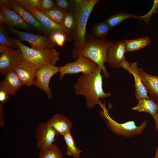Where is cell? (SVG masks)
Segmentation results:
<instances>
[{"mask_svg": "<svg viewBox=\"0 0 158 158\" xmlns=\"http://www.w3.org/2000/svg\"><path fill=\"white\" fill-rule=\"evenodd\" d=\"M102 72V69L98 65L93 72L82 73L73 85L76 95L83 96L86 106L89 109L99 105L100 98H107L111 95L103 90Z\"/></svg>", "mask_w": 158, "mask_h": 158, "instance_id": "obj_1", "label": "cell"}, {"mask_svg": "<svg viewBox=\"0 0 158 158\" xmlns=\"http://www.w3.org/2000/svg\"><path fill=\"white\" fill-rule=\"evenodd\" d=\"M114 42L106 39L96 38L86 32L84 48L81 49L74 48L72 50V57L75 59L80 56L89 58L101 68L104 77L108 78L109 74L104 63H106L107 50Z\"/></svg>", "mask_w": 158, "mask_h": 158, "instance_id": "obj_2", "label": "cell"}, {"mask_svg": "<svg viewBox=\"0 0 158 158\" xmlns=\"http://www.w3.org/2000/svg\"><path fill=\"white\" fill-rule=\"evenodd\" d=\"M99 0H73V11L76 20V27L73 36L74 48L83 49L85 45L86 27L89 17Z\"/></svg>", "mask_w": 158, "mask_h": 158, "instance_id": "obj_3", "label": "cell"}, {"mask_svg": "<svg viewBox=\"0 0 158 158\" xmlns=\"http://www.w3.org/2000/svg\"><path fill=\"white\" fill-rule=\"evenodd\" d=\"M14 39L22 53L24 59L32 63L37 68L55 65L59 60V54L54 48L35 49L24 45L16 38Z\"/></svg>", "mask_w": 158, "mask_h": 158, "instance_id": "obj_4", "label": "cell"}, {"mask_svg": "<svg viewBox=\"0 0 158 158\" xmlns=\"http://www.w3.org/2000/svg\"><path fill=\"white\" fill-rule=\"evenodd\" d=\"M25 9L30 13L43 26L49 37L54 32H59L64 33L66 36L67 41H73L68 32L62 25L56 24L50 19L41 11L33 6L29 0H16Z\"/></svg>", "mask_w": 158, "mask_h": 158, "instance_id": "obj_5", "label": "cell"}, {"mask_svg": "<svg viewBox=\"0 0 158 158\" xmlns=\"http://www.w3.org/2000/svg\"><path fill=\"white\" fill-rule=\"evenodd\" d=\"M103 109V115L107 119L108 127L114 133L125 136H131L141 133L147 125V121H144L140 126H137L133 121L123 123H118L109 116L104 105H99Z\"/></svg>", "mask_w": 158, "mask_h": 158, "instance_id": "obj_6", "label": "cell"}, {"mask_svg": "<svg viewBox=\"0 0 158 158\" xmlns=\"http://www.w3.org/2000/svg\"><path fill=\"white\" fill-rule=\"evenodd\" d=\"M97 66L96 63L87 57H79L75 61L68 63L65 65L59 67V80L63 79L66 75H72L80 73H93L96 70Z\"/></svg>", "mask_w": 158, "mask_h": 158, "instance_id": "obj_7", "label": "cell"}, {"mask_svg": "<svg viewBox=\"0 0 158 158\" xmlns=\"http://www.w3.org/2000/svg\"><path fill=\"white\" fill-rule=\"evenodd\" d=\"M6 28L10 32L16 35L20 42L25 41L29 42L32 48L38 49L56 46V44L46 35L23 31L8 25H6Z\"/></svg>", "mask_w": 158, "mask_h": 158, "instance_id": "obj_8", "label": "cell"}, {"mask_svg": "<svg viewBox=\"0 0 158 158\" xmlns=\"http://www.w3.org/2000/svg\"><path fill=\"white\" fill-rule=\"evenodd\" d=\"M59 72V67L55 65L40 67L37 68L36 71L33 85L44 91L49 99L52 97V90L49 87L50 80Z\"/></svg>", "mask_w": 158, "mask_h": 158, "instance_id": "obj_9", "label": "cell"}, {"mask_svg": "<svg viewBox=\"0 0 158 158\" xmlns=\"http://www.w3.org/2000/svg\"><path fill=\"white\" fill-rule=\"evenodd\" d=\"M0 73L6 75L14 71L17 66L24 59L20 49L0 48Z\"/></svg>", "mask_w": 158, "mask_h": 158, "instance_id": "obj_10", "label": "cell"}, {"mask_svg": "<svg viewBox=\"0 0 158 158\" xmlns=\"http://www.w3.org/2000/svg\"><path fill=\"white\" fill-rule=\"evenodd\" d=\"M126 52L124 40L114 42L107 52L106 63L111 68H118L126 60L124 56Z\"/></svg>", "mask_w": 158, "mask_h": 158, "instance_id": "obj_11", "label": "cell"}, {"mask_svg": "<svg viewBox=\"0 0 158 158\" xmlns=\"http://www.w3.org/2000/svg\"><path fill=\"white\" fill-rule=\"evenodd\" d=\"M37 146L40 150L51 146L57 136L55 130L47 123H41L36 128Z\"/></svg>", "mask_w": 158, "mask_h": 158, "instance_id": "obj_12", "label": "cell"}, {"mask_svg": "<svg viewBox=\"0 0 158 158\" xmlns=\"http://www.w3.org/2000/svg\"><path fill=\"white\" fill-rule=\"evenodd\" d=\"M37 68L34 64L24 60L17 66L14 71L24 85L29 87L33 85Z\"/></svg>", "mask_w": 158, "mask_h": 158, "instance_id": "obj_13", "label": "cell"}, {"mask_svg": "<svg viewBox=\"0 0 158 158\" xmlns=\"http://www.w3.org/2000/svg\"><path fill=\"white\" fill-rule=\"evenodd\" d=\"M0 14L6 20V25L28 31L34 30V29L27 23L17 13L2 5H0Z\"/></svg>", "mask_w": 158, "mask_h": 158, "instance_id": "obj_14", "label": "cell"}, {"mask_svg": "<svg viewBox=\"0 0 158 158\" xmlns=\"http://www.w3.org/2000/svg\"><path fill=\"white\" fill-rule=\"evenodd\" d=\"M122 68L127 70L134 76L135 84V96L137 99L141 98L149 99L147 91L143 84L138 71L137 63L129 62L127 61L123 64Z\"/></svg>", "mask_w": 158, "mask_h": 158, "instance_id": "obj_15", "label": "cell"}, {"mask_svg": "<svg viewBox=\"0 0 158 158\" xmlns=\"http://www.w3.org/2000/svg\"><path fill=\"white\" fill-rule=\"evenodd\" d=\"M11 7L29 25L47 36L46 32L43 26L29 12L25 9L16 0H9Z\"/></svg>", "mask_w": 158, "mask_h": 158, "instance_id": "obj_16", "label": "cell"}, {"mask_svg": "<svg viewBox=\"0 0 158 158\" xmlns=\"http://www.w3.org/2000/svg\"><path fill=\"white\" fill-rule=\"evenodd\" d=\"M138 71L142 82L151 99L158 104V76L149 74L142 68H138Z\"/></svg>", "mask_w": 158, "mask_h": 158, "instance_id": "obj_17", "label": "cell"}, {"mask_svg": "<svg viewBox=\"0 0 158 158\" xmlns=\"http://www.w3.org/2000/svg\"><path fill=\"white\" fill-rule=\"evenodd\" d=\"M5 75L0 82V90L4 91L8 95H15L24 85L14 71L9 72Z\"/></svg>", "mask_w": 158, "mask_h": 158, "instance_id": "obj_18", "label": "cell"}, {"mask_svg": "<svg viewBox=\"0 0 158 158\" xmlns=\"http://www.w3.org/2000/svg\"><path fill=\"white\" fill-rule=\"evenodd\" d=\"M47 123L59 134L63 135L71 132L72 124L70 121L62 114H57L49 120Z\"/></svg>", "mask_w": 158, "mask_h": 158, "instance_id": "obj_19", "label": "cell"}, {"mask_svg": "<svg viewBox=\"0 0 158 158\" xmlns=\"http://www.w3.org/2000/svg\"><path fill=\"white\" fill-rule=\"evenodd\" d=\"M138 103L132 109L139 112H146L151 114L153 118L155 116L158 109V104L153 100L145 98L138 100Z\"/></svg>", "mask_w": 158, "mask_h": 158, "instance_id": "obj_20", "label": "cell"}, {"mask_svg": "<svg viewBox=\"0 0 158 158\" xmlns=\"http://www.w3.org/2000/svg\"><path fill=\"white\" fill-rule=\"evenodd\" d=\"M4 24L0 23V48L19 49L14 39L10 36Z\"/></svg>", "mask_w": 158, "mask_h": 158, "instance_id": "obj_21", "label": "cell"}, {"mask_svg": "<svg viewBox=\"0 0 158 158\" xmlns=\"http://www.w3.org/2000/svg\"><path fill=\"white\" fill-rule=\"evenodd\" d=\"M124 40L126 52L134 51L143 48L150 44L151 41L147 37L133 40Z\"/></svg>", "mask_w": 158, "mask_h": 158, "instance_id": "obj_22", "label": "cell"}, {"mask_svg": "<svg viewBox=\"0 0 158 158\" xmlns=\"http://www.w3.org/2000/svg\"><path fill=\"white\" fill-rule=\"evenodd\" d=\"M130 18L138 19V16L130 14L126 12H121L111 15L104 22L112 29L123 21Z\"/></svg>", "mask_w": 158, "mask_h": 158, "instance_id": "obj_23", "label": "cell"}, {"mask_svg": "<svg viewBox=\"0 0 158 158\" xmlns=\"http://www.w3.org/2000/svg\"><path fill=\"white\" fill-rule=\"evenodd\" d=\"M112 29L104 22L97 23L92 27L90 34L99 39H106L107 36Z\"/></svg>", "mask_w": 158, "mask_h": 158, "instance_id": "obj_24", "label": "cell"}, {"mask_svg": "<svg viewBox=\"0 0 158 158\" xmlns=\"http://www.w3.org/2000/svg\"><path fill=\"white\" fill-rule=\"evenodd\" d=\"M62 25L68 32L73 39L76 27V20L73 10L66 12Z\"/></svg>", "mask_w": 158, "mask_h": 158, "instance_id": "obj_25", "label": "cell"}, {"mask_svg": "<svg viewBox=\"0 0 158 158\" xmlns=\"http://www.w3.org/2000/svg\"><path fill=\"white\" fill-rule=\"evenodd\" d=\"M63 136L66 146L67 154L75 158L79 157L81 151L76 146L71 132L66 133Z\"/></svg>", "mask_w": 158, "mask_h": 158, "instance_id": "obj_26", "label": "cell"}, {"mask_svg": "<svg viewBox=\"0 0 158 158\" xmlns=\"http://www.w3.org/2000/svg\"><path fill=\"white\" fill-rule=\"evenodd\" d=\"M41 11L52 21L62 25L67 12L61 10L57 7L51 10Z\"/></svg>", "mask_w": 158, "mask_h": 158, "instance_id": "obj_27", "label": "cell"}, {"mask_svg": "<svg viewBox=\"0 0 158 158\" xmlns=\"http://www.w3.org/2000/svg\"><path fill=\"white\" fill-rule=\"evenodd\" d=\"M38 158H63L59 148L54 144L40 150Z\"/></svg>", "mask_w": 158, "mask_h": 158, "instance_id": "obj_28", "label": "cell"}, {"mask_svg": "<svg viewBox=\"0 0 158 158\" xmlns=\"http://www.w3.org/2000/svg\"><path fill=\"white\" fill-rule=\"evenodd\" d=\"M49 37L56 44L60 47L63 46L66 41H67L66 36L64 33L59 32L53 33Z\"/></svg>", "mask_w": 158, "mask_h": 158, "instance_id": "obj_29", "label": "cell"}, {"mask_svg": "<svg viewBox=\"0 0 158 158\" xmlns=\"http://www.w3.org/2000/svg\"><path fill=\"white\" fill-rule=\"evenodd\" d=\"M158 8V0H154L151 9L145 15L139 16V20H143L147 24L150 20L152 15L157 13Z\"/></svg>", "mask_w": 158, "mask_h": 158, "instance_id": "obj_30", "label": "cell"}, {"mask_svg": "<svg viewBox=\"0 0 158 158\" xmlns=\"http://www.w3.org/2000/svg\"><path fill=\"white\" fill-rule=\"evenodd\" d=\"M54 2L56 6L61 10L66 11L73 10V0H56Z\"/></svg>", "mask_w": 158, "mask_h": 158, "instance_id": "obj_31", "label": "cell"}, {"mask_svg": "<svg viewBox=\"0 0 158 158\" xmlns=\"http://www.w3.org/2000/svg\"><path fill=\"white\" fill-rule=\"evenodd\" d=\"M54 1L52 0H41L39 8L40 11H47L56 8Z\"/></svg>", "mask_w": 158, "mask_h": 158, "instance_id": "obj_32", "label": "cell"}, {"mask_svg": "<svg viewBox=\"0 0 158 158\" xmlns=\"http://www.w3.org/2000/svg\"><path fill=\"white\" fill-rule=\"evenodd\" d=\"M9 97V95L5 91L2 90H0V104L4 105L6 102Z\"/></svg>", "mask_w": 158, "mask_h": 158, "instance_id": "obj_33", "label": "cell"}, {"mask_svg": "<svg viewBox=\"0 0 158 158\" xmlns=\"http://www.w3.org/2000/svg\"><path fill=\"white\" fill-rule=\"evenodd\" d=\"M3 104H0V126L1 128H4V121L3 113Z\"/></svg>", "mask_w": 158, "mask_h": 158, "instance_id": "obj_34", "label": "cell"}, {"mask_svg": "<svg viewBox=\"0 0 158 158\" xmlns=\"http://www.w3.org/2000/svg\"><path fill=\"white\" fill-rule=\"evenodd\" d=\"M41 0H29L30 4L37 9L40 7Z\"/></svg>", "mask_w": 158, "mask_h": 158, "instance_id": "obj_35", "label": "cell"}, {"mask_svg": "<svg viewBox=\"0 0 158 158\" xmlns=\"http://www.w3.org/2000/svg\"><path fill=\"white\" fill-rule=\"evenodd\" d=\"M0 4L4 6L9 9L12 8L10 5L9 0H1L0 1Z\"/></svg>", "mask_w": 158, "mask_h": 158, "instance_id": "obj_36", "label": "cell"}, {"mask_svg": "<svg viewBox=\"0 0 158 158\" xmlns=\"http://www.w3.org/2000/svg\"><path fill=\"white\" fill-rule=\"evenodd\" d=\"M154 118L155 121L156 128L158 132V109L156 115Z\"/></svg>", "mask_w": 158, "mask_h": 158, "instance_id": "obj_37", "label": "cell"}, {"mask_svg": "<svg viewBox=\"0 0 158 158\" xmlns=\"http://www.w3.org/2000/svg\"><path fill=\"white\" fill-rule=\"evenodd\" d=\"M154 158H158V147L157 148Z\"/></svg>", "mask_w": 158, "mask_h": 158, "instance_id": "obj_38", "label": "cell"}]
</instances>
